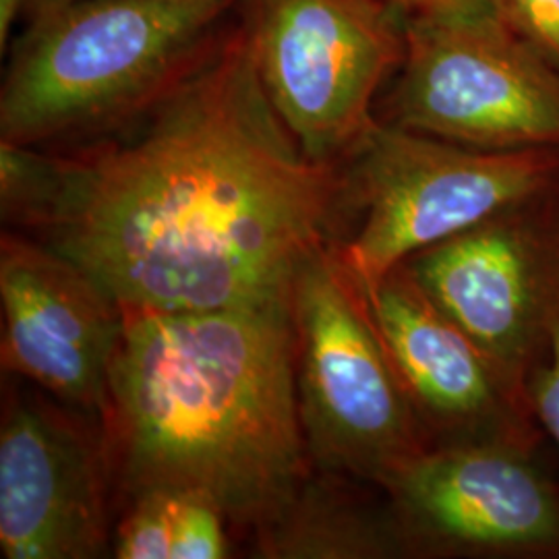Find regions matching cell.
Masks as SVG:
<instances>
[{
	"mask_svg": "<svg viewBox=\"0 0 559 559\" xmlns=\"http://www.w3.org/2000/svg\"><path fill=\"white\" fill-rule=\"evenodd\" d=\"M493 13L559 69V0H491Z\"/></svg>",
	"mask_w": 559,
	"mask_h": 559,
	"instance_id": "17",
	"label": "cell"
},
{
	"mask_svg": "<svg viewBox=\"0 0 559 559\" xmlns=\"http://www.w3.org/2000/svg\"><path fill=\"white\" fill-rule=\"evenodd\" d=\"M528 203L404 261L429 299L524 392L559 295V237L524 216Z\"/></svg>",
	"mask_w": 559,
	"mask_h": 559,
	"instance_id": "10",
	"label": "cell"
},
{
	"mask_svg": "<svg viewBox=\"0 0 559 559\" xmlns=\"http://www.w3.org/2000/svg\"><path fill=\"white\" fill-rule=\"evenodd\" d=\"M533 415L559 445V295L547 320L543 359L526 383Z\"/></svg>",
	"mask_w": 559,
	"mask_h": 559,
	"instance_id": "18",
	"label": "cell"
},
{
	"mask_svg": "<svg viewBox=\"0 0 559 559\" xmlns=\"http://www.w3.org/2000/svg\"><path fill=\"white\" fill-rule=\"evenodd\" d=\"M2 369L102 419L124 313L96 280L46 242L0 240Z\"/></svg>",
	"mask_w": 559,
	"mask_h": 559,
	"instance_id": "11",
	"label": "cell"
},
{
	"mask_svg": "<svg viewBox=\"0 0 559 559\" xmlns=\"http://www.w3.org/2000/svg\"><path fill=\"white\" fill-rule=\"evenodd\" d=\"M239 0H71L21 25L7 50L0 140L73 150L150 115L195 75Z\"/></svg>",
	"mask_w": 559,
	"mask_h": 559,
	"instance_id": "3",
	"label": "cell"
},
{
	"mask_svg": "<svg viewBox=\"0 0 559 559\" xmlns=\"http://www.w3.org/2000/svg\"><path fill=\"white\" fill-rule=\"evenodd\" d=\"M365 293L423 425L452 433V441L528 445L526 392L429 299L406 263Z\"/></svg>",
	"mask_w": 559,
	"mask_h": 559,
	"instance_id": "12",
	"label": "cell"
},
{
	"mask_svg": "<svg viewBox=\"0 0 559 559\" xmlns=\"http://www.w3.org/2000/svg\"><path fill=\"white\" fill-rule=\"evenodd\" d=\"M261 85L307 158L344 164L378 122L373 100L406 52L388 0H239Z\"/></svg>",
	"mask_w": 559,
	"mask_h": 559,
	"instance_id": "6",
	"label": "cell"
},
{
	"mask_svg": "<svg viewBox=\"0 0 559 559\" xmlns=\"http://www.w3.org/2000/svg\"><path fill=\"white\" fill-rule=\"evenodd\" d=\"M122 313L100 419L112 485L200 491L260 533L311 477L293 300Z\"/></svg>",
	"mask_w": 559,
	"mask_h": 559,
	"instance_id": "2",
	"label": "cell"
},
{
	"mask_svg": "<svg viewBox=\"0 0 559 559\" xmlns=\"http://www.w3.org/2000/svg\"><path fill=\"white\" fill-rule=\"evenodd\" d=\"M59 154V198L38 235L122 311L290 300L353 216L344 164L305 156L239 21L150 115Z\"/></svg>",
	"mask_w": 559,
	"mask_h": 559,
	"instance_id": "1",
	"label": "cell"
},
{
	"mask_svg": "<svg viewBox=\"0 0 559 559\" xmlns=\"http://www.w3.org/2000/svg\"><path fill=\"white\" fill-rule=\"evenodd\" d=\"M64 2H71V0H29V11H27V20H32L34 15H38V13H41V11H46V9H50V7H57V4H64Z\"/></svg>",
	"mask_w": 559,
	"mask_h": 559,
	"instance_id": "21",
	"label": "cell"
},
{
	"mask_svg": "<svg viewBox=\"0 0 559 559\" xmlns=\"http://www.w3.org/2000/svg\"><path fill=\"white\" fill-rule=\"evenodd\" d=\"M392 124L477 150H559V69L493 13L406 17Z\"/></svg>",
	"mask_w": 559,
	"mask_h": 559,
	"instance_id": "7",
	"label": "cell"
},
{
	"mask_svg": "<svg viewBox=\"0 0 559 559\" xmlns=\"http://www.w3.org/2000/svg\"><path fill=\"white\" fill-rule=\"evenodd\" d=\"M112 485L104 429L13 392L0 425V551L7 559H96L108 549Z\"/></svg>",
	"mask_w": 559,
	"mask_h": 559,
	"instance_id": "9",
	"label": "cell"
},
{
	"mask_svg": "<svg viewBox=\"0 0 559 559\" xmlns=\"http://www.w3.org/2000/svg\"><path fill=\"white\" fill-rule=\"evenodd\" d=\"M338 479L305 480L282 516L255 533L261 558L380 559L408 551L394 512L355 500Z\"/></svg>",
	"mask_w": 559,
	"mask_h": 559,
	"instance_id": "13",
	"label": "cell"
},
{
	"mask_svg": "<svg viewBox=\"0 0 559 559\" xmlns=\"http://www.w3.org/2000/svg\"><path fill=\"white\" fill-rule=\"evenodd\" d=\"M406 17H450L479 15L493 11L491 0H388Z\"/></svg>",
	"mask_w": 559,
	"mask_h": 559,
	"instance_id": "19",
	"label": "cell"
},
{
	"mask_svg": "<svg viewBox=\"0 0 559 559\" xmlns=\"http://www.w3.org/2000/svg\"><path fill=\"white\" fill-rule=\"evenodd\" d=\"M355 235L336 253L362 290L420 251L539 200L559 150H477L376 122L344 162Z\"/></svg>",
	"mask_w": 559,
	"mask_h": 559,
	"instance_id": "5",
	"label": "cell"
},
{
	"mask_svg": "<svg viewBox=\"0 0 559 559\" xmlns=\"http://www.w3.org/2000/svg\"><path fill=\"white\" fill-rule=\"evenodd\" d=\"M408 551L559 554V489L510 441L427 448L383 485Z\"/></svg>",
	"mask_w": 559,
	"mask_h": 559,
	"instance_id": "8",
	"label": "cell"
},
{
	"mask_svg": "<svg viewBox=\"0 0 559 559\" xmlns=\"http://www.w3.org/2000/svg\"><path fill=\"white\" fill-rule=\"evenodd\" d=\"M60 189V154L55 150L0 140L2 222L40 233Z\"/></svg>",
	"mask_w": 559,
	"mask_h": 559,
	"instance_id": "14",
	"label": "cell"
},
{
	"mask_svg": "<svg viewBox=\"0 0 559 559\" xmlns=\"http://www.w3.org/2000/svg\"><path fill=\"white\" fill-rule=\"evenodd\" d=\"M297 394L309 459L328 475L383 487L429 445L425 425L336 245L293 286Z\"/></svg>",
	"mask_w": 559,
	"mask_h": 559,
	"instance_id": "4",
	"label": "cell"
},
{
	"mask_svg": "<svg viewBox=\"0 0 559 559\" xmlns=\"http://www.w3.org/2000/svg\"><path fill=\"white\" fill-rule=\"evenodd\" d=\"M29 0H0V55L4 57L13 38L15 29L27 20Z\"/></svg>",
	"mask_w": 559,
	"mask_h": 559,
	"instance_id": "20",
	"label": "cell"
},
{
	"mask_svg": "<svg viewBox=\"0 0 559 559\" xmlns=\"http://www.w3.org/2000/svg\"><path fill=\"white\" fill-rule=\"evenodd\" d=\"M175 496L173 559L228 558V519L221 506L200 491H175Z\"/></svg>",
	"mask_w": 559,
	"mask_h": 559,
	"instance_id": "16",
	"label": "cell"
},
{
	"mask_svg": "<svg viewBox=\"0 0 559 559\" xmlns=\"http://www.w3.org/2000/svg\"><path fill=\"white\" fill-rule=\"evenodd\" d=\"M175 491L152 489L131 498L112 540L115 558L173 559L175 554Z\"/></svg>",
	"mask_w": 559,
	"mask_h": 559,
	"instance_id": "15",
	"label": "cell"
}]
</instances>
